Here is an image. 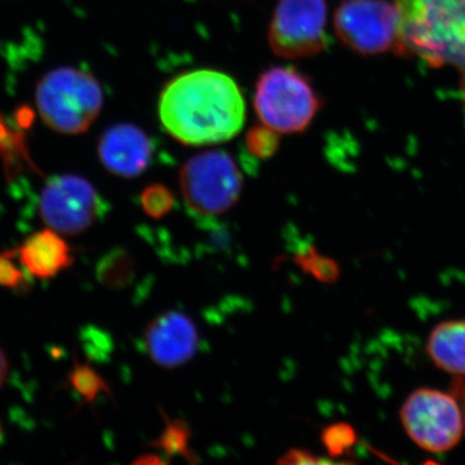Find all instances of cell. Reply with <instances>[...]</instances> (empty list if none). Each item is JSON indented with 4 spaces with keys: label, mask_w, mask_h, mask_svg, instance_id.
I'll list each match as a JSON object with an SVG mask.
<instances>
[{
    "label": "cell",
    "mask_w": 465,
    "mask_h": 465,
    "mask_svg": "<svg viewBox=\"0 0 465 465\" xmlns=\"http://www.w3.org/2000/svg\"><path fill=\"white\" fill-rule=\"evenodd\" d=\"M400 418L407 436L425 451H450L464 437L463 416L450 391L419 388L403 402Z\"/></svg>",
    "instance_id": "obj_6"
},
{
    "label": "cell",
    "mask_w": 465,
    "mask_h": 465,
    "mask_svg": "<svg viewBox=\"0 0 465 465\" xmlns=\"http://www.w3.org/2000/svg\"><path fill=\"white\" fill-rule=\"evenodd\" d=\"M253 106L262 124L290 134L307 130L322 101L308 76L292 66H275L260 75Z\"/></svg>",
    "instance_id": "obj_4"
},
{
    "label": "cell",
    "mask_w": 465,
    "mask_h": 465,
    "mask_svg": "<svg viewBox=\"0 0 465 465\" xmlns=\"http://www.w3.org/2000/svg\"><path fill=\"white\" fill-rule=\"evenodd\" d=\"M159 119L176 142L213 145L241 133L246 105L232 76L201 69L176 76L159 97Z\"/></svg>",
    "instance_id": "obj_1"
},
{
    "label": "cell",
    "mask_w": 465,
    "mask_h": 465,
    "mask_svg": "<svg viewBox=\"0 0 465 465\" xmlns=\"http://www.w3.org/2000/svg\"><path fill=\"white\" fill-rule=\"evenodd\" d=\"M73 388L87 402H92L100 396L101 393H110V390L103 376L97 374L90 366H76L73 374L70 375Z\"/></svg>",
    "instance_id": "obj_19"
},
{
    "label": "cell",
    "mask_w": 465,
    "mask_h": 465,
    "mask_svg": "<svg viewBox=\"0 0 465 465\" xmlns=\"http://www.w3.org/2000/svg\"><path fill=\"white\" fill-rule=\"evenodd\" d=\"M292 260L305 274L311 275L318 282L332 284L338 282L341 278L339 262L330 256L323 255L312 244L298 251Z\"/></svg>",
    "instance_id": "obj_15"
},
{
    "label": "cell",
    "mask_w": 465,
    "mask_h": 465,
    "mask_svg": "<svg viewBox=\"0 0 465 465\" xmlns=\"http://www.w3.org/2000/svg\"><path fill=\"white\" fill-rule=\"evenodd\" d=\"M18 258L27 273L39 280H51L73 264L72 249L60 232L45 229L24 242Z\"/></svg>",
    "instance_id": "obj_12"
},
{
    "label": "cell",
    "mask_w": 465,
    "mask_h": 465,
    "mask_svg": "<svg viewBox=\"0 0 465 465\" xmlns=\"http://www.w3.org/2000/svg\"><path fill=\"white\" fill-rule=\"evenodd\" d=\"M8 375V360L5 357V351L0 348V388L5 384V379Z\"/></svg>",
    "instance_id": "obj_24"
},
{
    "label": "cell",
    "mask_w": 465,
    "mask_h": 465,
    "mask_svg": "<svg viewBox=\"0 0 465 465\" xmlns=\"http://www.w3.org/2000/svg\"><path fill=\"white\" fill-rule=\"evenodd\" d=\"M200 333L194 321L179 311L159 314L146 326L145 351L153 362L164 369L188 363L197 353Z\"/></svg>",
    "instance_id": "obj_10"
},
{
    "label": "cell",
    "mask_w": 465,
    "mask_h": 465,
    "mask_svg": "<svg viewBox=\"0 0 465 465\" xmlns=\"http://www.w3.org/2000/svg\"><path fill=\"white\" fill-rule=\"evenodd\" d=\"M180 191L201 216H219L240 201L243 177L237 162L222 150L201 153L180 170Z\"/></svg>",
    "instance_id": "obj_5"
},
{
    "label": "cell",
    "mask_w": 465,
    "mask_h": 465,
    "mask_svg": "<svg viewBox=\"0 0 465 465\" xmlns=\"http://www.w3.org/2000/svg\"><path fill=\"white\" fill-rule=\"evenodd\" d=\"M339 41L362 56L396 52L399 17L393 0H341L333 15Z\"/></svg>",
    "instance_id": "obj_7"
},
{
    "label": "cell",
    "mask_w": 465,
    "mask_h": 465,
    "mask_svg": "<svg viewBox=\"0 0 465 465\" xmlns=\"http://www.w3.org/2000/svg\"><path fill=\"white\" fill-rule=\"evenodd\" d=\"M450 394L457 401L464 421L465 436V375H455L449 387Z\"/></svg>",
    "instance_id": "obj_23"
},
{
    "label": "cell",
    "mask_w": 465,
    "mask_h": 465,
    "mask_svg": "<svg viewBox=\"0 0 465 465\" xmlns=\"http://www.w3.org/2000/svg\"><path fill=\"white\" fill-rule=\"evenodd\" d=\"M97 153L103 166L115 176L134 179L148 170L153 161V143L142 128L121 124L108 128L100 137Z\"/></svg>",
    "instance_id": "obj_11"
},
{
    "label": "cell",
    "mask_w": 465,
    "mask_h": 465,
    "mask_svg": "<svg viewBox=\"0 0 465 465\" xmlns=\"http://www.w3.org/2000/svg\"><path fill=\"white\" fill-rule=\"evenodd\" d=\"M39 211L45 224L60 234L87 231L103 211L99 193L84 177L60 174L43 188Z\"/></svg>",
    "instance_id": "obj_9"
},
{
    "label": "cell",
    "mask_w": 465,
    "mask_h": 465,
    "mask_svg": "<svg viewBox=\"0 0 465 465\" xmlns=\"http://www.w3.org/2000/svg\"><path fill=\"white\" fill-rule=\"evenodd\" d=\"M18 251L0 253V287L9 290H23L27 286L24 265L17 262Z\"/></svg>",
    "instance_id": "obj_21"
},
{
    "label": "cell",
    "mask_w": 465,
    "mask_h": 465,
    "mask_svg": "<svg viewBox=\"0 0 465 465\" xmlns=\"http://www.w3.org/2000/svg\"><path fill=\"white\" fill-rule=\"evenodd\" d=\"M321 442L330 458H341L357 445L358 433L353 425L339 421L323 428Z\"/></svg>",
    "instance_id": "obj_16"
},
{
    "label": "cell",
    "mask_w": 465,
    "mask_h": 465,
    "mask_svg": "<svg viewBox=\"0 0 465 465\" xmlns=\"http://www.w3.org/2000/svg\"><path fill=\"white\" fill-rule=\"evenodd\" d=\"M164 430L153 442L155 449L161 450L167 457H183L189 463H197V455L191 449L192 430L182 419H171L163 414Z\"/></svg>",
    "instance_id": "obj_14"
},
{
    "label": "cell",
    "mask_w": 465,
    "mask_h": 465,
    "mask_svg": "<svg viewBox=\"0 0 465 465\" xmlns=\"http://www.w3.org/2000/svg\"><path fill=\"white\" fill-rule=\"evenodd\" d=\"M280 134L268 125H255L247 133L246 148L251 155L265 161L273 157L280 149Z\"/></svg>",
    "instance_id": "obj_18"
},
{
    "label": "cell",
    "mask_w": 465,
    "mask_h": 465,
    "mask_svg": "<svg viewBox=\"0 0 465 465\" xmlns=\"http://www.w3.org/2000/svg\"><path fill=\"white\" fill-rule=\"evenodd\" d=\"M428 356L434 365L451 375H465V320L437 324L428 336Z\"/></svg>",
    "instance_id": "obj_13"
},
{
    "label": "cell",
    "mask_w": 465,
    "mask_h": 465,
    "mask_svg": "<svg viewBox=\"0 0 465 465\" xmlns=\"http://www.w3.org/2000/svg\"><path fill=\"white\" fill-rule=\"evenodd\" d=\"M399 17L396 54L458 75L465 109V0H393Z\"/></svg>",
    "instance_id": "obj_2"
},
{
    "label": "cell",
    "mask_w": 465,
    "mask_h": 465,
    "mask_svg": "<svg viewBox=\"0 0 465 465\" xmlns=\"http://www.w3.org/2000/svg\"><path fill=\"white\" fill-rule=\"evenodd\" d=\"M143 213L152 219H162L174 207V195L163 183H152L146 186L140 197Z\"/></svg>",
    "instance_id": "obj_17"
},
{
    "label": "cell",
    "mask_w": 465,
    "mask_h": 465,
    "mask_svg": "<svg viewBox=\"0 0 465 465\" xmlns=\"http://www.w3.org/2000/svg\"><path fill=\"white\" fill-rule=\"evenodd\" d=\"M36 109L54 133L84 134L104 106L103 88L90 73L61 66L42 76L35 90Z\"/></svg>",
    "instance_id": "obj_3"
},
{
    "label": "cell",
    "mask_w": 465,
    "mask_h": 465,
    "mask_svg": "<svg viewBox=\"0 0 465 465\" xmlns=\"http://www.w3.org/2000/svg\"><path fill=\"white\" fill-rule=\"evenodd\" d=\"M278 464H330L332 459H322L317 454L309 451V450L293 448L287 450L286 452L278 459Z\"/></svg>",
    "instance_id": "obj_22"
},
{
    "label": "cell",
    "mask_w": 465,
    "mask_h": 465,
    "mask_svg": "<svg viewBox=\"0 0 465 465\" xmlns=\"http://www.w3.org/2000/svg\"><path fill=\"white\" fill-rule=\"evenodd\" d=\"M326 26V0H278L269 25V47L286 60L316 56L329 45Z\"/></svg>",
    "instance_id": "obj_8"
},
{
    "label": "cell",
    "mask_w": 465,
    "mask_h": 465,
    "mask_svg": "<svg viewBox=\"0 0 465 465\" xmlns=\"http://www.w3.org/2000/svg\"><path fill=\"white\" fill-rule=\"evenodd\" d=\"M103 272L104 282L110 286H124L133 278L134 262L124 251L113 252L109 258L104 260Z\"/></svg>",
    "instance_id": "obj_20"
}]
</instances>
